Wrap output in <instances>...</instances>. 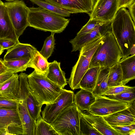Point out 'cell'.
Masks as SVG:
<instances>
[{"mask_svg": "<svg viewBox=\"0 0 135 135\" xmlns=\"http://www.w3.org/2000/svg\"><path fill=\"white\" fill-rule=\"evenodd\" d=\"M31 57H26L12 61H3L5 65L14 74L26 71L28 68Z\"/></svg>", "mask_w": 135, "mask_h": 135, "instance_id": "cell-26", "label": "cell"}, {"mask_svg": "<svg viewBox=\"0 0 135 135\" xmlns=\"http://www.w3.org/2000/svg\"><path fill=\"white\" fill-rule=\"evenodd\" d=\"M96 98V96L92 92L81 88L74 94V103L81 111L88 112Z\"/></svg>", "mask_w": 135, "mask_h": 135, "instance_id": "cell-21", "label": "cell"}, {"mask_svg": "<svg viewBox=\"0 0 135 135\" xmlns=\"http://www.w3.org/2000/svg\"><path fill=\"white\" fill-rule=\"evenodd\" d=\"M135 1L134 0L133 2L127 8H128L129 11V12L131 17L135 23Z\"/></svg>", "mask_w": 135, "mask_h": 135, "instance_id": "cell-41", "label": "cell"}, {"mask_svg": "<svg viewBox=\"0 0 135 135\" xmlns=\"http://www.w3.org/2000/svg\"><path fill=\"white\" fill-rule=\"evenodd\" d=\"M4 4L18 38L29 26L28 7L22 0H14L5 2Z\"/></svg>", "mask_w": 135, "mask_h": 135, "instance_id": "cell-7", "label": "cell"}, {"mask_svg": "<svg viewBox=\"0 0 135 135\" xmlns=\"http://www.w3.org/2000/svg\"><path fill=\"white\" fill-rule=\"evenodd\" d=\"M19 42L16 40L7 38H0V47L4 50L9 49Z\"/></svg>", "mask_w": 135, "mask_h": 135, "instance_id": "cell-37", "label": "cell"}, {"mask_svg": "<svg viewBox=\"0 0 135 135\" xmlns=\"http://www.w3.org/2000/svg\"><path fill=\"white\" fill-rule=\"evenodd\" d=\"M28 19L29 26L54 33L62 32L70 20L40 7H28Z\"/></svg>", "mask_w": 135, "mask_h": 135, "instance_id": "cell-2", "label": "cell"}, {"mask_svg": "<svg viewBox=\"0 0 135 135\" xmlns=\"http://www.w3.org/2000/svg\"><path fill=\"white\" fill-rule=\"evenodd\" d=\"M70 12L71 14L85 13L90 15L96 0H44Z\"/></svg>", "mask_w": 135, "mask_h": 135, "instance_id": "cell-13", "label": "cell"}, {"mask_svg": "<svg viewBox=\"0 0 135 135\" xmlns=\"http://www.w3.org/2000/svg\"><path fill=\"white\" fill-rule=\"evenodd\" d=\"M110 69L109 67H100L95 86L92 92L95 96L103 95L108 90V78Z\"/></svg>", "mask_w": 135, "mask_h": 135, "instance_id": "cell-24", "label": "cell"}, {"mask_svg": "<svg viewBox=\"0 0 135 135\" xmlns=\"http://www.w3.org/2000/svg\"><path fill=\"white\" fill-rule=\"evenodd\" d=\"M122 58L120 47L112 32L106 34L95 51L89 68L111 67Z\"/></svg>", "mask_w": 135, "mask_h": 135, "instance_id": "cell-3", "label": "cell"}, {"mask_svg": "<svg viewBox=\"0 0 135 135\" xmlns=\"http://www.w3.org/2000/svg\"><path fill=\"white\" fill-rule=\"evenodd\" d=\"M118 0H96L89 15L90 19L102 22L111 21L118 9Z\"/></svg>", "mask_w": 135, "mask_h": 135, "instance_id": "cell-11", "label": "cell"}, {"mask_svg": "<svg viewBox=\"0 0 135 135\" xmlns=\"http://www.w3.org/2000/svg\"><path fill=\"white\" fill-rule=\"evenodd\" d=\"M9 70L3 62V61L0 59V75L5 73Z\"/></svg>", "mask_w": 135, "mask_h": 135, "instance_id": "cell-42", "label": "cell"}, {"mask_svg": "<svg viewBox=\"0 0 135 135\" xmlns=\"http://www.w3.org/2000/svg\"><path fill=\"white\" fill-rule=\"evenodd\" d=\"M30 0L39 7L62 17H69L71 14L68 11L52 4L44 0Z\"/></svg>", "mask_w": 135, "mask_h": 135, "instance_id": "cell-30", "label": "cell"}, {"mask_svg": "<svg viewBox=\"0 0 135 135\" xmlns=\"http://www.w3.org/2000/svg\"><path fill=\"white\" fill-rule=\"evenodd\" d=\"M74 95L73 91L62 89L59 95L52 103L46 104L41 112L43 119L51 124L65 108L74 103Z\"/></svg>", "mask_w": 135, "mask_h": 135, "instance_id": "cell-8", "label": "cell"}, {"mask_svg": "<svg viewBox=\"0 0 135 135\" xmlns=\"http://www.w3.org/2000/svg\"><path fill=\"white\" fill-rule=\"evenodd\" d=\"M104 37L97 38L87 43L79 51V59L72 68L68 81L72 90L79 88V83L89 69L92 57Z\"/></svg>", "mask_w": 135, "mask_h": 135, "instance_id": "cell-5", "label": "cell"}, {"mask_svg": "<svg viewBox=\"0 0 135 135\" xmlns=\"http://www.w3.org/2000/svg\"><path fill=\"white\" fill-rule=\"evenodd\" d=\"M60 64V62L56 60L49 63L46 76L50 80L63 89L67 85V81L65 73L61 69Z\"/></svg>", "mask_w": 135, "mask_h": 135, "instance_id": "cell-19", "label": "cell"}, {"mask_svg": "<svg viewBox=\"0 0 135 135\" xmlns=\"http://www.w3.org/2000/svg\"><path fill=\"white\" fill-rule=\"evenodd\" d=\"M135 88L117 94L106 96L113 99L125 102L131 103L135 99Z\"/></svg>", "mask_w": 135, "mask_h": 135, "instance_id": "cell-33", "label": "cell"}, {"mask_svg": "<svg viewBox=\"0 0 135 135\" xmlns=\"http://www.w3.org/2000/svg\"><path fill=\"white\" fill-rule=\"evenodd\" d=\"M26 104L28 112L32 118L36 121L41 112L42 104H41L30 90L26 99Z\"/></svg>", "mask_w": 135, "mask_h": 135, "instance_id": "cell-28", "label": "cell"}, {"mask_svg": "<svg viewBox=\"0 0 135 135\" xmlns=\"http://www.w3.org/2000/svg\"><path fill=\"white\" fill-rule=\"evenodd\" d=\"M134 0H118V9L122 8H127Z\"/></svg>", "mask_w": 135, "mask_h": 135, "instance_id": "cell-39", "label": "cell"}, {"mask_svg": "<svg viewBox=\"0 0 135 135\" xmlns=\"http://www.w3.org/2000/svg\"><path fill=\"white\" fill-rule=\"evenodd\" d=\"M28 49L31 56L28 68H33L37 72L46 75L49 62L34 46L31 45Z\"/></svg>", "mask_w": 135, "mask_h": 135, "instance_id": "cell-20", "label": "cell"}, {"mask_svg": "<svg viewBox=\"0 0 135 135\" xmlns=\"http://www.w3.org/2000/svg\"><path fill=\"white\" fill-rule=\"evenodd\" d=\"M16 109L21 123L23 135H35L36 121L34 120L29 114L26 100H17Z\"/></svg>", "mask_w": 135, "mask_h": 135, "instance_id": "cell-15", "label": "cell"}, {"mask_svg": "<svg viewBox=\"0 0 135 135\" xmlns=\"http://www.w3.org/2000/svg\"><path fill=\"white\" fill-rule=\"evenodd\" d=\"M0 38H7L19 41L7 9L0 0Z\"/></svg>", "mask_w": 135, "mask_h": 135, "instance_id": "cell-16", "label": "cell"}, {"mask_svg": "<svg viewBox=\"0 0 135 135\" xmlns=\"http://www.w3.org/2000/svg\"><path fill=\"white\" fill-rule=\"evenodd\" d=\"M112 127L120 135H129L131 132L135 131V124L122 126H113Z\"/></svg>", "mask_w": 135, "mask_h": 135, "instance_id": "cell-36", "label": "cell"}, {"mask_svg": "<svg viewBox=\"0 0 135 135\" xmlns=\"http://www.w3.org/2000/svg\"><path fill=\"white\" fill-rule=\"evenodd\" d=\"M103 117L112 127L135 124V100L128 108Z\"/></svg>", "mask_w": 135, "mask_h": 135, "instance_id": "cell-14", "label": "cell"}, {"mask_svg": "<svg viewBox=\"0 0 135 135\" xmlns=\"http://www.w3.org/2000/svg\"><path fill=\"white\" fill-rule=\"evenodd\" d=\"M102 22L90 19L87 23L77 33L76 36H81L89 32Z\"/></svg>", "mask_w": 135, "mask_h": 135, "instance_id": "cell-35", "label": "cell"}, {"mask_svg": "<svg viewBox=\"0 0 135 135\" xmlns=\"http://www.w3.org/2000/svg\"><path fill=\"white\" fill-rule=\"evenodd\" d=\"M3 51L4 50L0 47V56L2 54Z\"/></svg>", "mask_w": 135, "mask_h": 135, "instance_id": "cell-43", "label": "cell"}, {"mask_svg": "<svg viewBox=\"0 0 135 135\" xmlns=\"http://www.w3.org/2000/svg\"><path fill=\"white\" fill-rule=\"evenodd\" d=\"M31 45L30 44L22 43L19 42L14 46L7 50L4 56L3 60H15L24 57H31L28 48Z\"/></svg>", "mask_w": 135, "mask_h": 135, "instance_id": "cell-23", "label": "cell"}, {"mask_svg": "<svg viewBox=\"0 0 135 135\" xmlns=\"http://www.w3.org/2000/svg\"><path fill=\"white\" fill-rule=\"evenodd\" d=\"M131 103L111 99L104 95L97 96L88 112L92 115L104 117L127 109Z\"/></svg>", "mask_w": 135, "mask_h": 135, "instance_id": "cell-9", "label": "cell"}, {"mask_svg": "<svg viewBox=\"0 0 135 135\" xmlns=\"http://www.w3.org/2000/svg\"><path fill=\"white\" fill-rule=\"evenodd\" d=\"M119 63L122 73L123 85L135 78V55L122 58Z\"/></svg>", "mask_w": 135, "mask_h": 135, "instance_id": "cell-22", "label": "cell"}, {"mask_svg": "<svg viewBox=\"0 0 135 135\" xmlns=\"http://www.w3.org/2000/svg\"><path fill=\"white\" fill-rule=\"evenodd\" d=\"M83 115L102 135H120L109 125L103 117L83 113Z\"/></svg>", "mask_w": 135, "mask_h": 135, "instance_id": "cell-18", "label": "cell"}, {"mask_svg": "<svg viewBox=\"0 0 135 135\" xmlns=\"http://www.w3.org/2000/svg\"><path fill=\"white\" fill-rule=\"evenodd\" d=\"M28 77L30 90L41 104L52 103L60 94L62 88L46 75L34 70Z\"/></svg>", "mask_w": 135, "mask_h": 135, "instance_id": "cell-4", "label": "cell"}, {"mask_svg": "<svg viewBox=\"0 0 135 135\" xmlns=\"http://www.w3.org/2000/svg\"><path fill=\"white\" fill-rule=\"evenodd\" d=\"M80 135H101L83 115L80 110L79 122Z\"/></svg>", "mask_w": 135, "mask_h": 135, "instance_id": "cell-31", "label": "cell"}, {"mask_svg": "<svg viewBox=\"0 0 135 135\" xmlns=\"http://www.w3.org/2000/svg\"><path fill=\"white\" fill-rule=\"evenodd\" d=\"M35 135H59L52 125L45 121L40 114L36 120Z\"/></svg>", "mask_w": 135, "mask_h": 135, "instance_id": "cell-29", "label": "cell"}, {"mask_svg": "<svg viewBox=\"0 0 135 135\" xmlns=\"http://www.w3.org/2000/svg\"><path fill=\"white\" fill-rule=\"evenodd\" d=\"M122 73L119 62L110 68L108 78L109 87L123 85Z\"/></svg>", "mask_w": 135, "mask_h": 135, "instance_id": "cell-27", "label": "cell"}, {"mask_svg": "<svg viewBox=\"0 0 135 135\" xmlns=\"http://www.w3.org/2000/svg\"><path fill=\"white\" fill-rule=\"evenodd\" d=\"M5 0L7 2H9V1H13L14 0Z\"/></svg>", "mask_w": 135, "mask_h": 135, "instance_id": "cell-44", "label": "cell"}, {"mask_svg": "<svg viewBox=\"0 0 135 135\" xmlns=\"http://www.w3.org/2000/svg\"><path fill=\"white\" fill-rule=\"evenodd\" d=\"M1 135H23L21 120L17 109L0 108Z\"/></svg>", "mask_w": 135, "mask_h": 135, "instance_id": "cell-10", "label": "cell"}, {"mask_svg": "<svg viewBox=\"0 0 135 135\" xmlns=\"http://www.w3.org/2000/svg\"><path fill=\"white\" fill-rule=\"evenodd\" d=\"M100 68L95 67L89 68L79 83V88L92 92L95 85Z\"/></svg>", "mask_w": 135, "mask_h": 135, "instance_id": "cell-25", "label": "cell"}, {"mask_svg": "<svg viewBox=\"0 0 135 135\" xmlns=\"http://www.w3.org/2000/svg\"><path fill=\"white\" fill-rule=\"evenodd\" d=\"M111 22H102L89 32L81 36H76L69 41L72 45L71 51H80L87 43L97 38L104 37L109 32H112Z\"/></svg>", "mask_w": 135, "mask_h": 135, "instance_id": "cell-12", "label": "cell"}, {"mask_svg": "<svg viewBox=\"0 0 135 135\" xmlns=\"http://www.w3.org/2000/svg\"><path fill=\"white\" fill-rule=\"evenodd\" d=\"M80 111L73 103L65 108L51 124L59 135H80Z\"/></svg>", "mask_w": 135, "mask_h": 135, "instance_id": "cell-6", "label": "cell"}, {"mask_svg": "<svg viewBox=\"0 0 135 135\" xmlns=\"http://www.w3.org/2000/svg\"><path fill=\"white\" fill-rule=\"evenodd\" d=\"M135 88L134 86H129L125 85L109 87L108 90L103 95L105 96L117 94Z\"/></svg>", "mask_w": 135, "mask_h": 135, "instance_id": "cell-34", "label": "cell"}, {"mask_svg": "<svg viewBox=\"0 0 135 135\" xmlns=\"http://www.w3.org/2000/svg\"><path fill=\"white\" fill-rule=\"evenodd\" d=\"M17 100H11L0 98V108L16 109L17 106Z\"/></svg>", "mask_w": 135, "mask_h": 135, "instance_id": "cell-38", "label": "cell"}, {"mask_svg": "<svg viewBox=\"0 0 135 135\" xmlns=\"http://www.w3.org/2000/svg\"><path fill=\"white\" fill-rule=\"evenodd\" d=\"M111 27L122 58L129 56L131 49L135 45V23L125 8L118 9L112 21Z\"/></svg>", "mask_w": 135, "mask_h": 135, "instance_id": "cell-1", "label": "cell"}, {"mask_svg": "<svg viewBox=\"0 0 135 135\" xmlns=\"http://www.w3.org/2000/svg\"><path fill=\"white\" fill-rule=\"evenodd\" d=\"M14 74L12 71L9 70L7 72L0 75V84L9 78Z\"/></svg>", "mask_w": 135, "mask_h": 135, "instance_id": "cell-40", "label": "cell"}, {"mask_svg": "<svg viewBox=\"0 0 135 135\" xmlns=\"http://www.w3.org/2000/svg\"><path fill=\"white\" fill-rule=\"evenodd\" d=\"M19 87V75L14 74L0 84V98L17 100L16 97Z\"/></svg>", "mask_w": 135, "mask_h": 135, "instance_id": "cell-17", "label": "cell"}, {"mask_svg": "<svg viewBox=\"0 0 135 135\" xmlns=\"http://www.w3.org/2000/svg\"><path fill=\"white\" fill-rule=\"evenodd\" d=\"M54 33L52 32L44 41V44L40 53L47 60L51 56L54 50L55 44Z\"/></svg>", "mask_w": 135, "mask_h": 135, "instance_id": "cell-32", "label": "cell"}]
</instances>
